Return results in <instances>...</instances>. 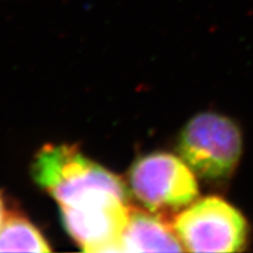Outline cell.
<instances>
[{"instance_id": "cell-1", "label": "cell", "mask_w": 253, "mask_h": 253, "mask_svg": "<svg viewBox=\"0 0 253 253\" xmlns=\"http://www.w3.org/2000/svg\"><path fill=\"white\" fill-rule=\"evenodd\" d=\"M37 184L58 202L71 207L116 195L128 199L125 182L84 156L75 145L46 144L32 164Z\"/></svg>"}, {"instance_id": "cell-2", "label": "cell", "mask_w": 253, "mask_h": 253, "mask_svg": "<svg viewBox=\"0 0 253 253\" xmlns=\"http://www.w3.org/2000/svg\"><path fill=\"white\" fill-rule=\"evenodd\" d=\"M243 149L238 126L226 116L202 113L181 130L177 151L195 175L209 181L227 178Z\"/></svg>"}, {"instance_id": "cell-3", "label": "cell", "mask_w": 253, "mask_h": 253, "mask_svg": "<svg viewBox=\"0 0 253 253\" xmlns=\"http://www.w3.org/2000/svg\"><path fill=\"white\" fill-rule=\"evenodd\" d=\"M128 181L131 195L147 210L162 216L192 204L198 196L195 172L172 154L140 157L131 166Z\"/></svg>"}, {"instance_id": "cell-4", "label": "cell", "mask_w": 253, "mask_h": 253, "mask_svg": "<svg viewBox=\"0 0 253 253\" xmlns=\"http://www.w3.org/2000/svg\"><path fill=\"white\" fill-rule=\"evenodd\" d=\"M190 252L242 251L248 238L244 216L219 197L202 198L177 214L172 223Z\"/></svg>"}, {"instance_id": "cell-5", "label": "cell", "mask_w": 253, "mask_h": 253, "mask_svg": "<svg viewBox=\"0 0 253 253\" xmlns=\"http://www.w3.org/2000/svg\"><path fill=\"white\" fill-rule=\"evenodd\" d=\"M60 210L66 231L84 251L122 252L130 213L128 199L110 195Z\"/></svg>"}, {"instance_id": "cell-6", "label": "cell", "mask_w": 253, "mask_h": 253, "mask_svg": "<svg viewBox=\"0 0 253 253\" xmlns=\"http://www.w3.org/2000/svg\"><path fill=\"white\" fill-rule=\"evenodd\" d=\"M184 246L166 217L130 208L122 236V252H183Z\"/></svg>"}, {"instance_id": "cell-7", "label": "cell", "mask_w": 253, "mask_h": 253, "mask_svg": "<svg viewBox=\"0 0 253 253\" xmlns=\"http://www.w3.org/2000/svg\"><path fill=\"white\" fill-rule=\"evenodd\" d=\"M42 233L21 216L6 217L0 227V252H50Z\"/></svg>"}, {"instance_id": "cell-8", "label": "cell", "mask_w": 253, "mask_h": 253, "mask_svg": "<svg viewBox=\"0 0 253 253\" xmlns=\"http://www.w3.org/2000/svg\"><path fill=\"white\" fill-rule=\"evenodd\" d=\"M6 219V209H5V203L4 199H2L1 195H0V227H1L2 224Z\"/></svg>"}]
</instances>
